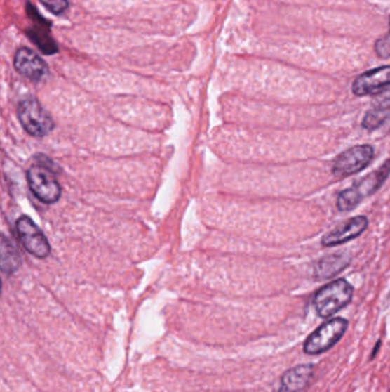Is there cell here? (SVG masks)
Masks as SVG:
<instances>
[{"mask_svg": "<svg viewBox=\"0 0 390 392\" xmlns=\"http://www.w3.org/2000/svg\"><path fill=\"white\" fill-rule=\"evenodd\" d=\"M14 68L20 75L30 81H41L48 72L46 63L28 47H21L14 56Z\"/></svg>", "mask_w": 390, "mask_h": 392, "instance_id": "30bf717a", "label": "cell"}, {"mask_svg": "<svg viewBox=\"0 0 390 392\" xmlns=\"http://www.w3.org/2000/svg\"><path fill=\"white\" fill-rule=\"evenodd\" d=\"M375 150L370 145L354 146L337 155L332 164V174L337 178H347L365 169L371 163Z\"/></svg>", "mask_w": 390, "mask_h": 392, "instance_id": "5b68a950", "label": "cell"}, {"mask_svg": "<svg viewBox=\"0 0 390 392\" xmlns=\"http://www.w3.org/2000/svg\"><path fill=\"white\" fill-rule=\"evenodd\" d=\"M27 178L30 190L41 202L52 204L59 201L62 190L48 169L32 166L29 169Z\"/></svg>", "mask_w": 390, "mask_h": 392, "instance_id": "52a82bcc", "label": "cell"}, {"mask_svg": "<svg viewBox=\"0 0 390 392\" xmlns=\"http://www.w3.org/2000/svg\"><path fill=\"white\" fill-rule=\"evenodd\" d=\"M353 295V286L344 279H337L317 292L314 297V306L319 317L330 318L346 308Z\"/></svg>", "mask_w": 390, "mask_h": 392, "instance_id": "7a4b0ae2", "label": "cell"}, {"mask_svg": "<svg viewBox=\"0 0 390 392\" xmlns=\"http://www.w3.org/2000/svg\"><path fill=\"white\" fill-rule=\"evenodd\" d=\"M18 117L23 129L32 137H45L53 131L52 116L36 98L27 97L21 100L18 107Z\"/></svg>", "mask_w": 390, "mask_h": 392, "instance_id": "3957f363", "label": "cell"}, {"mask_svg": "<svg viewBox=\"0 0 390 392\" xmlns=\"http://www.w3.org/2000/svg\"><path fill=\"white\" fill-rule=\"evenodd\" d=\"M313 365H300L286 370L282 377L278 392H301L306 389L314 377Z\"/></svg>", "mask_w": 390, "mask_h": 392, "instance_id": "7c38bea8", "label": "cell"}, {"mask_svg": "<svg viewBox=\"0 0 390 392\" xmlns=\"http://www.w3.org/2000/svg\"><path fill=\"white\" fill-rule=\"evenodd\" d=\"M349 263V256L347 255L326 256V257L319 259L315 264L314 275L319 280L331 279L340 273L344 268H347Z\"/></svg>", "mask_w": 390, "mask_h": 392, "instance_id": "4fadbf2b", "label": "cell"}, {"mask_svg": "<svg viewBox=\"0 0 390 392\" xmlns=\"http://www.w3.org/2000/svg\"><path fill=\"white\" fill-rule=\"evenodd\" d=\"M375 53L378 54L381 59H389L390 58V34L384 37L379 38L375 41Z\"/></svg>", "mask_w": 390, "mask_h": 392, "instance_id": "ac0fdd59", "label": "cell"}, {"mask_svg": "<svg viewBox=\"0 0 390 392\" xmlns=\"http://www.w3.org/2000/svg\"><path fill=\"white\" fill-rule=\"evenodd\" d=\"M390 85V65H382L364 72L354 81L353 93L357 97L375 96Z\"/></svg>", "mask_w": 390, "mask_h": 392, "instance_id": "ba28073f", "label": "cell"}, {"mask_svg": "<svg viewBox=\"0 0 390 392\" xmlns=\"http://www.w3.org/2000/svg\"><path fill=\"white\" fill-rule=\"evenodd\" d=\"M389 34H390V16H389Z\"/></svg>", "mask_w": 390, "mask_h": 392, "instance_id": "d6986e66", "label": "cell"}, {"mask_svg": "<svg viewBox=\"0 0 390 392\" xmlns=\"http://www.w3.org/2000/svg\"><path fill=\"white\" fill-rule=\"evenodd\" d=\"M20 255L16 251L15 247L13 246L11 241L3 235L1 240V268L4 273L12 274L19 268Z\"/></svg>", "mask_w": 390, "mask_h": 392, "instance_id": "5bb4252c", "label": "cell"}, {"mask_svg": "<svg viewBox=\"0 0 390 392\" xmlns=\"http://www.w3.org/2000/svg\"><path fill=\"white\" fill-rule=\"evenodd\" d=\"M390 174V159H387L380 168L375 171L368 174L363 178L357 184L344 190L337 195V207L340 211H350L358 206L363 199L368 196L373 195L380 187L384 185V181Z\"/></svg>", "mask_w": 390, "mask_h": 392, "instance_id": "6da1fadb", "label": "cell"}, {"mask_svg": "<svg viewBox=\"0 0 390 392\" xmlns=\"http://www.w3.org/2000/svg\"><path fill=\"white\" fill-rule=\"evenodd\" d=\"M41 3L55 15H61L69 7L68 0H41Z\"/></svg>", "mask_w": 390, "mask_h": 392, "instance_id": "e0dca14e", "label": "cell"}, {"mask_svg": "<svg viewBox=\"0 0 390 392\" xmlns=\"http://www.w3.org/2000/svg\"><path fill=\"white\" fill-rule=\"evenodd\" d=\"M373 107L382 109V110H390V85L386 89L380 91L379 93L373 96Z\"/></svg>", "mask_w": 390, "mask_h": 392, "instance_id": "2e32d148", "label": "cell"}, {"mask_svg": "<svg viewBox=\"0 0 390 392\" xmlns=\"http://www.w3.org/2000/svg\"><path fill=\"white\" fill-rule=\"evenodd\" d=\"M16 230L20 242L29 254L37 259H46L50 255V242L32 218L27 216L20 217L19 221H16Z\"/></svg>", "mask_w": 390, "mask_h": 392, "instance_id": "8992f818", "label": "cell"}, {"mask_svg": "<svg viewBox=\"0 0 390 392\" xmlns=\"http://www.w3.org/2000/svg\"><path fill=\"white\" fill-rule=\"evenodd\" d=\"M389 117L390 112L388 110H382V109L373 107L364 116L362 126L365 130H377V129L380 128L381 125H384Z\"/></svg>", "mask_w": 390, "mask_h": 392, "instance_id": "9a60e30c", "label": "cell"}, {"mask_svg": "<svg viewBox=\"0 0 390 392\" xmlns=\"http://www.w3.org/2000/svg\"><path fill=\"white\" fill-rule=\"evenodd\" d=\"M27 13L34 21V27L28 29L27 34L30 41L46 55H53L58 52V45L50 34L48 22L43 19L38 11L32 6V4L27 5Z\"/></svg>", "mask_w": 390, "mask_h": 392, "instance_id": "9c48e42d", "label": "cell"}, {"mask_svg": "<svg viewBox=\"0 0 390 392\" xmlns=\"http://www.w3.org/2000/svg\"><path fill=\"white\" fill-rule=\"evenodd\" d=\"M348 328V321L342 318H335L326 321L315 330L304 344V351L307 355H321L335 346L341 337H344Z\"/></svg>", "mask_w": 390, "mask_h": 392, "instance_id": "277c9868", "label": "cell"}, {"mask_svg": "<svg viewBox=\"0 0 390 392\" xmlns=\"http://www.w3.org/2000/svg\"><path fill=\"white\" fill-rule=\"evenodd\" d=\"M369 221L364 216L350 218L339 228L326 234L322 239V244L324 247H335L344 244L350 240L356 239L364 230L368 228Z\"/></svg>", "mask_w": 390, "mask_h": 392, "instance_id": "8fae6325", "label": "cell"}]
</instances>
